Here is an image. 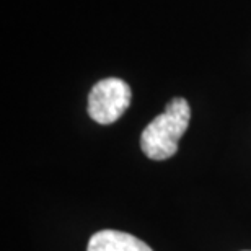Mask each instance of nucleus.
Wrapping results in <instances>:
<instances>
[{
	"label": "nucleus",
	"instance_id": "obj_1",
	"mask_svg": "<svg viewBox=\"0 0 251 251\" xmlns=\"http://www.w3.org/2000/svg\"><path fill=\"white\" fill-rule=\"evenodd\" d=\"M191 119L189 103L181 97L170 100L167 108L144 129L140 149L150 160H168L178 152V142L188 130Z\"/></svg>",
	"mask_w": 251,
	"mask_h": 251
},
{
	"label": "nucleus",
	"instance_id": "obj_2",
	"mask_svg": "<svg viewBox=\"0 0 251 251\" xmlns=\"http://www.w3.org/2000/svg\"><path fill=\"white\" fill-rule=\"evenodd\" d=\"M132 92L121 78H103L93 85L88 95V114L98 124H113L129 108Z\"/></svg>",
	"mask_w": 251,
	"mask_h": 251
},
{
	"label": "nucleus",
	"instance_id": "obj_3",
	"mask_svg": "<svg viewBox=\"0 0 251 251\" xmlns=\"http://www.w3.org/2000/svg\"><path fill=\"white\" fill-rule=\"evenodd\" d=\"M87 251H153L147 243L130 233L101 230L90 238Z\"/></svg>",
	"mask_w": 251,
	"mask_h": 251
}]
</instances>
